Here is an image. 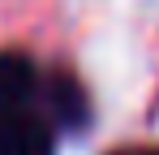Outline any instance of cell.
Instances as JSON below:
<instances>
[{"mask_svg":"<svg viewBox=\"0 0 159 155\" xmlns=\"http://www.w3.org/2000/svg\"><path fill=\"white\" fill-rule=\"evenodd\" d=\"M52 99L60 103L56 112H60L65 121H82V95H78V86H69V82H56V86H52Z\"/></svg>","mask_w":159,"mask_h":155,"instance_id":"3957f363","label":"cell"},{"mask_svg":"<svg viewBox=\"0 0 159 155\" xmlns=\"http://www.w3.org/2000/svg\"><path fill=\"white\" fill-rule=\"evenodd\" d=\"M125 155H159V151H125Z\"/></svg>","mask_w":159,"mask_h":155,"instance_id":"277c9868","label":"cell"},{"mask_svg":"<svg viewBox=\"0 0 159 155\" xmlns=\"http://www.w3.org/2000/svg\"><path fill=\"white\" fill-rule=\"evenodd\" d=\"M0 155H52V129L34 112H0Z\"/></svg>","mask_w":159,"mask_h":155,"instance_id":"6da1fadb","label":"cell"},{"mask_svg":"<svg viewBox=\"0 0 159 155\" xmlns=\"http://www.w3.org/2000/svg\"><path fill=\"white\" fill-rule=\"evenodd\" d=\"M34 86H39V73L26 56L0 52V112H17L34 95Z\"/></svg>","mask_w":159,"mask_h":155,"instance_id":"7a4b0ae2","label":"cell"}]
</instances>
